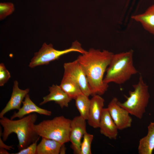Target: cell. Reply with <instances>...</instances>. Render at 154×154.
<instances>
[{
  "label": "cell",
  "mask_w": 154,
  "mask_h": 154,
  "mask_svg": "<svg viewBox=\"0 0 154 154\" xmlns=\"http://www.w3.org/2000/svg\"><path fill=\"white\" fill-rule=\"evenodd\" d=\"M113 54L106 50L91 48L77 59L86 74L92 96H101L108 89L109 85L104 82V76Z\"/></svg>",
  "instance_id": "obj_1"
},
{
  "label": "cell",
  "mask_w": 154,
  "mask_h": 154,
  "mask_svg": "<svg viewBox=\"0 0 154 154\" xmlns=\"http://www.w3.org/2000/svg\"><path fill=\"white\" fill-rule=\"evenodd\" d=\"M37 118L35 113L14 120L3 117L0 119V123L3 129L2 139L5 141L12 133H15L19 141L17 147L19 151L26 148L39 139V136L33 129V126Z\"/></svg>",
  "instance_id": "obj_2"
},
{
  "label": "cell",
  "mask_w": 154,
  "mask_h": 154,
  "mask_svg": "<svg viewBox=\"0 0 154 154\" xmlns=\"http://www.w3.org/2000/svg\"><path fill=\"white\" fill-rule=\"evenodd\" d=\"M133 50L131 49L113 54L104 78L105 83L108 84L114 82L121 84L138 73L133 64Z\"/></svg>",
  "instance_id": "obj_3"
},
{
  "label": "cell",
  "mask_w": 154,
  "mask_h": 154,
  "mask_svg": "<svg viewBox=\"0 0 154 154\" xmlns=\"http://www.w3.org/2000/svg\"><path fill=\"white\" fill-rule=\"evenodd\" d=\"M71 120L63 116H56L51 119L43 120L38 124H35L33 129L40 137L65 144L70 141Z\"/></svg>",
  "instance_id": "obj_4"
},
{
  "label": "cell",
  "mask_w": 154,
  "mask_h": 154,
  "mask_svg": "<svg viewBox=\"0 0 154 154\" xmlns=\"http://www.w3.org/2000/svg\"><path fill=\"white\" fill-rule=\"evenodd\" d=\"M133 90L129 91V96H125L126 100L122 103L118 101V103L130 114L141 119L145 112L150 97L148 86L141 75L138 83L133 85Z\"/></svg>",
  "instance_id": "obj_5"
},
{
  "label": "cell",
  "mask_w": 154,
  "mask_h": 154,
  "mask_svg": "<svg viewBox=\"0 0 154 154\" xmlns=\"http://www.w3.org/2000/svg\"><path fill=\"white\" fill-rule=\"evenodd\" d=\"M86 52L77 40L72 42L70 47L63 50L56 49L52 44H47L44 42L39 51L35 53L29 66L33 68L37 66L47 64L51 61L58 59L62 55L72 52L82 54Z\"/></svg>",
  "instance_id": "obj_6"
},
{
  "label": "cell",
  "mask_w": 154,
  "mask_h": 154,
  "mask_svg": "<svg viewBox=\"0 0 154 154\" xmlns=\"http://www.w3.org/2000/svg\"><path fill=\"white\" fill-rule=\"evenodd\" d=\"M63 67L64 75L74 80L79 86L83 94L88 97L92 96V91L86 74L78 60L65 63Z\"/></svg>",
  "instance_id": "obj_7"
},
{
  "label": "cell",
  "mask_w": 154,
  "mask_h": 154,
  "mask_svg": "<svg viewBox=\"0 0 154 154\" xmlns=\"http://www.w3.org/2000/svg\"><path fill=\"white\" fill-rule=\"evenodd\" d=\"M118 101L117 98H113L107 108L118 129L122 130L131 127L132 119L129 112L119 105Z\"/></svg>",
  "instance_id": "obj_8"
},
{
  "label": "cell",
  "mask_w": 154,
  "mask_h": 154,
  "mask_svg": "<svg viewBox=\"0 0 154 154\" xmlns=\"http://www.w3.org/2000/svg\"><path fill=\"white\" fill-rule=\"evenodd\" d=\"M86 132V120L80 116L71 120L69 138L70 147L74 154H80L81 140Z\"/></svg>",
  "instance_id": "obj_9"
},
{
  "label": "cell",
  "mask_w": 154,
  "mask_h": 154,
  "mask_svg": "<svg viewBox=\"0 0 154 154\" xmlns=\"http://www.w3.org/2000/svg\"><path fill=\"white\" fill-rule=\"evenodd\" d=\"M105 100L101 96L96 94L93 96L90 99V104L88 123L94 128H98L101 116L104 108Z\"/></svg>",
  "instance_id": "obj_10"
},
{
  "label": "cell",
  "mask_w": 154,
  "mask_h": 154,
  "mask_svg": "<svg viewBox=\"0 0 154 154\" xmlns=\"http://www.w3.org/2000/svg\"><path fill=\"white\" fill-rule=\"evenodd\" d=\"M18 82L15 80L14 82L13 90L10 98L5 108L0 113V118L9 111L16 109L19 110L21 108L23 100L30 91L29 88L22 90L18 86Z\"/></svg>",
  "instance_id": "obj_11"
},
{
  "label": "cell",
  "mask_w": 154,
  "mask_h": 154,
  "mask_svg": "<svg viewBox=\"0 0 154 154\" xmlns=\"http://www.w3.org/2000/svg\"><path fill=\"white\" fill-rule=\"evenodd\" d=\"M50 93L43 98V100L39 104L40 106L50 101H54L63 108L68 107L72 99L60 88L59 86L53 84L49 87Z\"/></svg>",
  "instance_id": "obj_12"
},
{
  "label": "cell",
  "mask_w": 154,
  "mask_h": 154,
  "mask_svg": "<svg viewBox=\"0 0 154 154\" xmlns=\"http://www.w3.org/2000/svg\"><path fill=\"white\" fill-rule=\"evenodd\" d=\"M99 128L101 134L110 139H116L118 129L107 108L103 110Z\"/></svg>",
  "instance_id": "obj_13"
},
{
  "label": "cell",
  "mask_w": 154,
  "mask_h": 154,
  "mask_svg": "<svg viewBox=\"0 0 154 154\" xmlns=\"http://www.w3.org/2000/svg\"><path fill=\"white\" fill-rule=\"evenodd\" d=\"M23 106L17 112H15L10 119H13L16 118L21 119L27 114L36 113L40 115L49 116L52 112L50 111L41 108L37 106L30 99L28 94L25 96L22 102Z\"/></svg>",
  "instance_id": "obj_14"
},
{
  "label": "cell",
  "mask_w": 154,
  "mask_h": 154,
  "mask_svg": "<svg viewBox=\"0 0 154 154\" xmlns=\"http://www.w3.org/2000/svg\"><path fill=\"white\" fill-rule=\"evenodd\" d=\"M131 18L154 36V5L148 8L143 13L133 15Z\"/></svg>",
  "instance_id": "obj_15"
},
{
  "label": "cell",
  "mask_w": 154,
  "mask_h": 154,
  "mask_svg": "<svg viewBox=\"0 0 154 154\" xmlns=\"http://www.w3.org/2000/svg\"><path fill=\"white\" fill-rule=\"evenodd\" d=\"M147 135L140 139L138 147L139 154H152L154 150V122L147 127Z\"/></svg>",
  "instance_id": "obj_16"
},
{
  "label": "cell",
  "mask_w": 154,
  "mask_h": 154,
  "mask_svg": "<svg viewBox=\"0 0 154 154\" xmlns=\"http://www.w3.org/2000/svg\"><path fill=\"white\" fill-rule=\"evenodd\" d=\"M62 144L54 140L42 137L37 145V154H59Z\"/></svg>",
  "instance_id": "obj_17"
},
{
  "label": "cell",
  "mask_w": 154,
  "mask_h": 154,
  "mask_svg": "<svg viewBox=\"0 0 154 154\" xmlns=\"http://www.w3.org/2000/svg\"><path fill=\"white\" fill-rule=\"evenodd\" d=\"M59 86L72 99L83 94L78 84L68 76L63 75Z\"/></svg>",
  "instance_id": "obj_18"
},
{
  "label": "cell",
  "mask_w": 154,
  "mask_h": 154,
  "mask_svg": "<svg viewBox=\"0 0 154 154\" xmlns=\"http://www.w3.org/2000/svg\"><path fill=\"white\" fill-rule=\"evenodd\" d=\"M88 96L82 94L78 96L75 100L76 107L80 116L87 120L90 109V100Z\"/></svg>",
  "instance_id": "obj_19"
},
{
  "label": "cell",
  "mask_w": 154,
  "mask_h": 154,
  "mask_svg": "<svg viewBox=\"0 0 154 154\" xmlns=\"http://www.w3.org/2000/svg\"><path fill=\"white\" fill-rule=\"evenodd\" d=\"M93 135L88 133L84 134L80 145V154H91V144L93 140Z\"/></svg>",
  "instance_id": "obj_20"
},
{
  "label": "cell",
  "mask_w": 154,
  "mask_h": 154,
  "mask_svg": "<svg viewBox=\"0 0 154 154\" xmlns=\"http://www.w3.org/2000/svg\"><path fill=\"white\" fill-rule=\"evenodd\" d=\"M13 4L11 2H3L0 3V19H4L11 14L15 11Z\"/></svg>",
  "instance_id": "obj_21"
},
{
  "label": "cell",
  "mask_w": 154,
  "mask_h": 154,
  "mask_svg": "<svg viewBox=\"0 0 154 154\" xmlns=\"http://www.w3.org/2000/svg\"><path fill=\"white\" fill-rule=\"evenodd\" d=\"M11 77V75L3 63L0 64V86H3Z\"/></svg>",
  "instance_id": "obj_22"
},
{
  "label": "cell",
  "mask_w": 154,
  "mask_h": 154,
  "mask_svg": "<svg viewBox=\"0 0 154 154\" xmlns=\"http://www.w3.org/2000/svg\"><path fill=\"white\" fill-rule=\"evenodd\" d=\"M34 142L26 148L23 149L14 154H37V142Z\"/></svg>",
  "instance_id": "obj_23"
},
{
  "label": "cell",
  "mask_w": 154,
  "mask_h": 154,
  "mask_svg": "<svg viewBox=\"0 0 154 154\" xmlns=\"http://www.w3.org/2000/svg\"><path fill=\"white\" fill-rule=\"evenodd\" d=\"M3 141L1 138V136H0V148L5 149L9 150H11V149H14L13 146L7 145L4 143Z\"/></svg>",
  "instance_id": "obj_24"
},
{
  "label": "cell",
  "mask_w": 154,
  "mask_h": 154,
  "mask_svg": "<svg viewBox=\"0 0 154 154\" xmlns=\"http://www.w3.org/2000/svg\"><path fill=\"white\" fill-rule=\"evenodd\" d=\"M66 147L64 144H63L61 146L59 154H65L66 153Z\"/></svg>",
  "instance_id": "obj_25"
},
{
  "label": "cell",
  "mask_w": 154,
  "mask_h": 154,
  "mask_svg": "<svg viewBox=\"0 0 154 154\" xmlns=\"http://www.w3.org/2000/svg\"><path fill=\"white\" fill-rule=\"evenodd\" d=\"M0 154H9V153L5 149L0 148Z\"/></svg>",
  "instance_id": "obj_26"
}]
</instances>
